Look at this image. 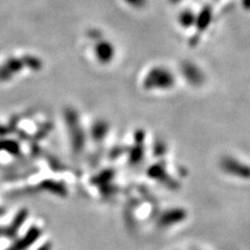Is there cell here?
Returning <instances> with one entry per match:
<instances>
[{
    "label": "cell",
    "mask_w": 250,
    "mask_h": 250,
    "mask_svg": "<svg viewBox=\"0 0 250 250\" xmlns=\"http://www.w3.org/2000/svg\"><path fill=\"white\" fill-rule=\"evenodd\" d=\"M97 53H98L99 58L107 60V59L111 58L112 54H113L112 46L107 44V43H100L97 46Z\"/></svg>",
    "instance_id": "6da1fadb"
},
{
    "label": "cell",
    "mask_w": 250,
    "mask_h": 250,
    "mask_svg": "<svg viewBox=\"0 0 250 250\" xmlns=\"http://www.w3.org/2000/svg\"><path fill=\"white\" fill-rule=\"evenodd\" d=\"M124 1L132 7H137V9H141L146 3V0H124Z\"/></svg>",
    "instance_id": "7a4b0ae2"
}]
</instances>
